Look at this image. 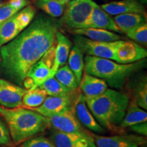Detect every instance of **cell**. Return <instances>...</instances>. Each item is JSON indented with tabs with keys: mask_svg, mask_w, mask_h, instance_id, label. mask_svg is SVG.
Returning a JSON list of instances; mask_svg holds the SVG:
<instances>
[{
	"mask_svg": "<svg viewBox=\"0 0 147 147\" xmlns=\"http://www.w3.org/2000/svg\"><path fill=\"white\" fill-rule=\"evenodd\" d=\"M59 27L54 18L40 14L16 38L0 47V65L4 76L23 86L32 66L55 44Z\"/></svg>",
	"mask_w": 147,
	"mask_h": 147,
	"instance_id": "6da1fadb",
	"label": "cell"
},
{
	"mask_svg": "<svg viewBox=\"0 0 147 147\" xmlns=\"http://www.w3.org/2000/svg\"><path fill=\"white\" fill-rule=\"evenodd\" d=\"M129 99L127 93L113 89H108L96 97H84L88 108L97 122L111 132L119 131V126L125 115Z\"/></svg>",
	"mask_w": 147,
	"mask_h": 147,
	"instance_id": "7a4b0ae2",
	"label": "cell"
},
{
	"mask_svg": "<svg viewBox=\"0 0 147 147\" xmlns=\"http://www.w3.org/2000/svg\"><path fill=\"white\" fill-rule=\"evenodd\" d=\"M1 115L6 121L11 139L15 144L41 134L51 125L48 117L29 108H3Z\"/></svg>",
	"mask_w": 147,
	"mask_h": 147,
	"instance_id": "3957f363",
	"label": "cell"
},
{
	"mask_svg": "<svg viewBox=\"0 0 147 147\" xmlns=\"http://www.w3.org/2000/svg\"><path fill=\"white\" fill-rule=\"evenodd\" d=\"M86 73L102 78L113 88L121 89L134 74L144 68L146 60L129 64L119 63L108 59L87 55L84 58Z\"/></svg>",
	"mask_w": 147,
	"mask_h": 147,
	"instance_id": "277c9868",
	"label": "cell"
},
{
	"mask_svg": "<svg viewBox=\"0 0 147 147\" xmlns=\"http://www.w3.org/2000/svg\"><path fill=\"white\" fill-rule=\"evenodd\" d=\"M36 12L34 7L29 5L0 23V47L13 40L28 27Z\"/></svg>",
	"mask_w": 147,
	"mask_h": 147,
	"instance_id": "5b68a950",
	"label": "cell"
},
{
	"mask_svg": "<svg viewBox=\"0 0 147 147\" xmlns=\"http://www.w3.org/2000/svg\"><path fill=\"white\" fill-rule=\"evenodd\" d=\"M97 3L93 0H72L66 5L62 21L69 28H83Z\"/></svg>",
	"mask_w": 147,
	"mask_h": 147,
	"instance_id": "8992f818",
	"label": "cell"
},
{
	"mask_svg": "<svg viewBox=\"0 0 147 147\" xmlns=\"http://www.w3.org/2000/svg\"><path fill=\"white\" fill-rule=\"evenodd\" d=\"M55 44L44 56L32 66L24 80L23 86L26 89L40 87L47 79L52 76V68L55 61Z\"/></svg>",
	"mask_w": 147,
	"mask_h": 147,
	"instance_id": "52a82bcc",
	"label": "cell"
},
{
	"mask_svg": "<svg viewBox=\"0 0 147 147\" xmlns=\"http://www.w3.org/2000/svg\"><path fill=\"white\" fill-rule=\"evenodd\" d=\"M75 45L87 55L115 61V49L117 41H95L82 36L76 35L74 38Z\"/></svg>",
	"mask_w": 147,
	"mask_h": 147,
	"instance_id": "ba28073f",
	"label": "cell"
},
{
	"mask_svg": "<svg viewBox=\"0 0 147 147\" xmlns=\"http://www.w3.org/2000/svg\"><path fill=\"white\" fill-rule=\"evenodd\" d=\"M147 51L135 42L117 40L115 49V61L121 64L135 63L144 59Z\"/></svg>",
	"mask_w": 147,
	"mask_h": 147,
	"instance_id": "9c48e42d",
	"label": "cell"
},
{
	"mask_svg": "<svg viewBox=\"0 0 147 147\" xmlns=\"http://www.w3.org/2000/svg\"><path fill=\"white\" fill-rule=\"evenodd\" d=\"M48 119L51 125L57 131L65 133H87L75 115L73 107L65 108Z\"/></svg>",
	"mask_w": 147,
	"mask_h": 147,
	"instance_id": "30bf717a",
	"label": "cell"
},
{
	"mask_svg": "<svg viewBox=\"0 0 147 147\" xmlns=\"http://www.w3.org/2000/svg\"><path fill=\"white\" fill-rule=\"evenodd\" d=\"M96 147H140L146 143L144 136L138 135H115L112 136L91 133Z\"/></svg>",
	"mask_w": 147,
	"mask_h": 147,
	"instance_id": "8fae6325",
	"label": "cell"
},
{
	"mask_svg": "<svg viewBox=\"0 0 147 147\" xmlns=\"http://www.w3.org/2000/svg\"><path fill=\"white\" fill-rule=\"evenodd\" d=\"M51 140L57 147H96L91 134L89 133H65L55 130Z\"/></svg>",
	"mask_w": 147,
	"mask_h": 147,
	"instance_id": "7c38bea8",
	"label": "cell"
},
{
	"mask_svg": "<svg viewBox=\"0 0 147 147\" xmlns=\"http://www.w3.org/2000/svg\"><path fill=\"white\" fill-rule=\"evenodd\" d=\"M26 90L15 83L0 78V105L5 108L21 107Z\"/></svg>",
	"mask_w": 147,
	"mask_h": 147,
	"instance_id": "4fadbf2b",
	"label": "cell"
},
{
	"mask_svg": "<svg viewBox=\"0 0 147 147\" xmlns=\"http://www.w3.org/2000/svg\"><path fill=\"white\" fill-rule=\"evenodd\" d=\"M74 112L82 125L96 134H104L106 130L97 122L88 108L82 94H80L74 104Z\"/></svg>",
	"mask_w": 147,
	"mask_h": 147,
	"instance_id": "5bb4252c",
	"label": "cell"
},
{
	"mask_svg": "<svg viewBox=\"0 0 147 147\" xmlns=\"http://www.w3.org/2000/svg\"><path fill=\"white\" fill-rule=\"evenodd\" d=\"M71 95V93L62 96L47 97L41 106L32 110L45 117H50L60 113L65 108L72 107L71 105L74 104L76 99L75 100H73Z\"/></svg>",
	"mask_w": 147,
	"mask_h": 147,
	"instance_id": "9a60e30c",
	"label": "cell"
},
{
	"mask_svg": "<svg viewBox=\"0 0 147 147\" xmlns=\"http://www.w3.org/2000/svg\"><path fill=\"white\" fill-rule=\"evenodd\" d=\"M85 27L103 29L121 34V31L116 25L113 18L103 10L100 5L97 4L93 9L89 18L84 24L83 28Z\"/></svg>",
	"mask_w": 147,
	"mask_h": 147,
	"instance_id": "2e32d148",
	"label": "cell"
},
{
	"mask_svg": "<svg viewBox=\"0 0 147 147\" xmlns=\"http://www.w3.org/2000/svg\"><path fill=\"white\" fill-rule=\"evenodd\" d=\"M104 11L111 16L126 13H144V5L138 0L113 1L100 5Z\"/></svg>",
	"mask_w": 147,
	"mask_h": 147,
	"instance_id": "e0dca14e",
	"label": "cell"
},
{
	"mask_svg": "<svg viewBox=\"0 0 147 147\" xmlns=\"http://www.w3.org/2000/svg\"><path fill=\"white\" fill-rule=\"evenodd\" d=\"M79 87L84 97H93L102 94L108 89L107 83L102 78L89 74H82Z\"/></svg>",
	"mask_w": 147,
	"mask_h": 147,
	"instance_id": "ac0fdd59",
	"label": "cell"
},
{
	"mask_svg": "<svg viewBox=\"0 0 147 147\" xmlns=\"http://www.w3.org/2000/svg\"><path fill=\"white\" fill-rule=\"evenodd\" d=\"M57 45L55 46V61L52 68V76H54L57 69L65 65L68 59L71 48V42L67 36L59 31L55 35Z\"/></svg>",
	"mask_w": 147,
	"mask_h": 147,
	"instance_id": "d6986e66",
	"label": "cell"
},
{
	"mask_svg": "<svg viewBox=\"0 0 147 147\" xmlns=\"http://www.w3.org/2000/svg\"><path fill=\"white\" fill-rule=\"evenodd\" d=\"M73 34L78 36H82L89 39L100 42H114L122 40V36L117 33L110 32L103 29L85 28L73 29Z\"/></svg>",
	"mask_w": 147,
	"mask_h": 147,
	"instance_id": "ffe728a7",
	"label": "cell"
},
{
	"mask_svg": "<svg viewBox=\"0 0 147 147\" xmlns=\"http://www.w3.org/2000/svg\"><path fill=\"white\" fill-rule=\"evenodd\" d=\"M114 21L119 30L125 34L130 29L146 23V13H126L116 15Z\"/></svg>",
	"mask_w": 147,
	"mask_h": 147,
	"instance_id": "44dd1931",
	"label": "cell"
},
{
	"mask_svg": "<svg viewBox=\"0 0 147 147\" xmlns=\"http://www.w3.org/2000/svg\"><path fill=\"white\" fill-rule=\"evenodd\" d=\"M147 121V113L136 104L131 103L129 105L123 119L119 126V130L129 127L133 125Z\"/></svg>",
	"mask_w": 147,
	"mask_h": 147,
	"instance_id": "7402d4cb",
	"label": "cell"
},
{
	"mask_svg": "<svg viewBox=\"0 0 147 147\" xmlns=\"http://www.w3.org/2000/svg\"><path fill=\"white\" fill-rule=\"evenodd\" d=\"M34 2L37 8L54 18L63 15L67 5V3L59 0H34Z\"/></svg>",
	"mask_w": 147,
	"mask_h": 147,
	"instance_id": "603a6c76",
	"label": "cell"
},
{
	"mask_svg": "<svg viewBox=\"0 0 147 147\" xmlns=\"http://www.w3.org/2000/svg\"><path fill=\"white\" fill-rule=\"evenodd\" d=\"M47 94L44 89L39 87L30 88L26 90L22 100V106L29 109L39 107L43 104Z\"/></svg>",
	"mask_w": 147,
	"mask_h": 147,
	"instance_id": "cb8c5ba5",
	"label": "cell"
},
{
	"mask_svg": "<svg viewBox=\"0 0 147 147\" xmlns=\"http://www.w3.org/2000/svg\"><path fill=\"white\" fill-rule=\"evenodd\" d=\"M84 53L82 51L74 45L70 50L68 57V66L74 74L78 85L84 72Z\"/></svg>",
	"mask_w": 147,
	"mask_h": 147,
	"instance_id": "d4e9b609",
	"label": "cell"
},
{
	"mask_svg": "<svg viewBox=\"0 0 147 147\" xmlns=\"http://www.w3.org/2000/svg\"><path fill=\"white\" fill-rule=\"evenodd\" d=\"M39 87L45 90L47 95L49 96H62L69 95L74 92L63 85L55 76L47 79Z\"/></svg>",
	"mask_w": 147,
	"mask_h": 147,
	"instance_id": "484cf974",
	"label": "cell"
},
{
	"mask_svg": "<svg viewBox=\"0 0 147 147\" xmlns=\"http://www.w3.org/2000/svg\"><path fill=\"white\" fill-rule=\"evenodd\" d=\"M54 76L57 80L69 89L75 91L78 89V83L76 76L67 64L65 63V65L60 67L56 71Z\"/></svg>",
	"mask_w": 147,
	"mask_h": 147,
	"instance_id": "4316f807",
	"label": "cell"
},
{
	"mask_svg": "<svg viewBox=\"0 0 147 147\" xmlns=\"http://www.w3.org/2000/svg\"><path fill=\"white\" fill-rule=\"evenodd\" d=\"M133 102L139 107L147 110V84L146 78L140 81L133 90Z\"/></svg>",
	"mask_w": 147,
	"mask_h": 147,
	"instance_id": "83f0119b",
	"label": "cell"
},
{
	"mask_svg": "<svg viewBox=\"0 0 147 147\" xmlns=\"http://www.w3.org/2000/svg\"><path fill=\"white\" fill-rule=\"evenodd\" d=\"M126 36L136 43L146 46L147 43V24L146 23L130 29L126 32Z\"/></svg>",
	"mask_w": 147,
	"mask_h": 147,
	"instance_id": "f1b7e54d",
	"label": "cell"
},
{
	"mask_svg": "<svg viewBox=\"0 0 147 147\" xmlns=\"http://www.w3.org/2000/svg\"><path fill=\"white\" fill-rule=\"evenodd\" d=\"M20 147H57L52 140L43 136H36L21 143Z\"/></svg>",
	"mask_w": 147,
	"mask_h": 147,
	"instance_id": "f546056e",
	"label": "cell"
},
{
	"mask_svg": "<svg viewBox=\"0 0 147 147\" xmlns=\"http://www.w3.org/2000/svg\"><path fill=\"white\" fill-rule=\"evenodd\" d=\"M12 142L8 127L0 119V146H7Z\"/></svg>",
	"mask_w": 147,
	"mask_h": 147,
	"instance_id": "4dcf8cb0",
	"label": "cell"
},
{
	"mask_svg": "<svg viewBox=\"0 0 147 147\" xmlns=\"http://www.w3.org/2000/svg\"><path fill=\"white\" fill-rule=\"evenodd\" d=\"M18 11L10 3L0 7V23L8 19L15 14Z\"/></svg>",
	"mask_w": 147,
	"mask_h": 147,
	"instance_id": "1f68e13d",
	"label": "cell"
},
{
	"mask_svg": "<svg viewBox=\"0 0 147 147\" xmlns=\"http://www.w3.org/2000/svg\"><path fill=\"white\" fill-rule=\"evenodd\" d=\"M130 129L140 136L146 137L147 136V122H142L130 126Z\"/></svg>",
	"mask_w": 147,
	"mask_h": 147,
	"instance_id": "d6a6232c",
	"label": "cell"
},
{
	"mask_svg": "<svg viewBox=\"0 0 147 147\" xmlns=\"http://www.w3.org/2000/svg\"><path fill=\"white\" fill-rule=\"evenodd\" d=\"M16 10L20 11L22 9L29 5L28 0H10L9 2Z\"/></svg>",
	"mask_w": 147,
	"mask_h": 147,
	"instance_id": "836d02e7",
	"label": "cell"
},
{
	"mask_svg": "<svg viewBox=\"0 0 147 147\" xmlns=\"http://www.w3.org/2000/svg\"><path fill=\"white\" fill-rule=\"evenodd\" d=\"M10 1V0H0V7L7 4V3H8Z\"/></svg>",
	"mask_w": 147,
	"mask_h": 147,
	"instance_id": "e575fe53",
	"label": "cell"
},
{
	"mask_svg": "<svg viewBox=\"0 0 147 147\" xmlns=\"http://www.w3.org/2000/svg\"><path fill=\"white\" fill-rule=\"evenodd\" d=\"M140 3H141L143 5H146L147 3V0H138Z\"/></svg>",
	"mask_w": 147,
	"mask_h": 147,
	"instance_id": "d590c367",
	"label": "cell"
},
{
	"mask_svg": "<svg viewBox=\"0 0 147 147\" xmlns=\"http://www.w3.org/2000/svg\"><path fill=\"white\" fill-rule=\"evenodd\" d=\"M59 1H63V2H65V3H67V2H69V1H72V0H59Z\"/></svg>",
	"mask_w": 147,
	"mask_h": 147,
	"instance_id": "8d00e7d4",
	"label": "cell"
},
{
	"mask_svg": "<svg viewBox=\"0 0 147 147\" xmlns=\"http://www.w3.org/2000/svg\"><path fill=\"white\" fill-rule=\"evenodd\" d=\"M3 108L1 107V106H0V114H1V113H2V111H3Z\"/></svg>",
	"mask_w": 147,
	"mask_h": 147,
	"instance_id": "74e56055",
	"label": "cell"
},
{
	"mask_svg": "<svg viewBox=\"0 0 147 147\" xmlns=\"http://www.w3.org/2000/svg\"><path fill=\"white\" fill-rule=\"evenodd\" d=\"M0 61H1V59H0Z\"/></svg>",
	"mask_w": 147,
	"mask_h": 147,
	"instance_id": "f35d334b",
	"label": "cell"
}]
</instances>
